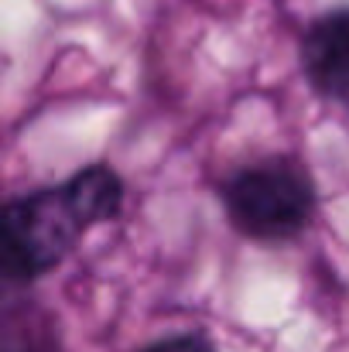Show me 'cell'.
I'll return each instance as SVG.
<instances>
[{"mask_svg": "<svg viewBox=\"0 0 349 352\" xmlns=\"http://www.w3.org/2000/svg\"><path fill=\"white\" fill-rule=\"evenodd\" d=\"M223 202L240 233L253 239H288L312 219L315 188L305 168L277 157L236 171L223 188Z\"/></svg>", "mask_w": 349, "mask_h": 352, "instance_id": "2", "label": "cell"}, {"mask_svg": "<svg viewBox=\"0 0 349 352\" xmlns=\"http://www.w3.org/2000/svg\"><path fill=\"white\" fill-rule=\"evenodd\" d=\"M123 185L110 168L93 164L62 188L14 199L3 209V277L21 284L52 270L76 239L120 212Z\"/></svg>", "mask_w": 349, "mask_h": 352, "instance_id": "1", "label": "cell"}, {"mask_svg": "<svg viewBox=\"0 0 349 352\" xmlns=\"http://www.w3.org/2000/svg\"><path fill=\"white\" fill-rule=\"evenodd\" d=\"M140 352H213V346L202 336H171V339H161Z\"/></svg>", "mask_w": 349, "mask_h": 352, "instance_id": "4", "label": "cell"}, {"mask_svg": "<svg viewBox=\"0 0 349 352\" xmlns=\"http://www.w3.org/2000/svg\"><path fill=\"white\" fill-rule=\"evenodd\" d=\"M305 76L322 96L349 100V10L319 17L302 41Z\"/></svg>", "mask_w": 349, "mask_h": 352, "instance_id": "3", "label": "cell"}]
</instances>
